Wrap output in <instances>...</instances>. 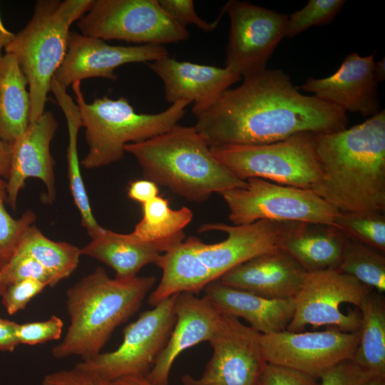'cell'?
Returning a JSON list of instances; mask_svg holds the SVG:
<instances>
[{"mask_svg":"<svg viewBox=\"0 0 385 385\" xmlns=\"http://www.w3.org/2000/svg\"><path fill=\"white\" fill-rule=\"evenodd\" d=\"M77 26L86 36L139 45L163 46L190 37L187 29L173 21L158 0H93Z\"/></svg>","mask_w":385,"mask_h":385,"instance_id":"9","label":"cell"},{"mask_svg":"<svg viewBox=\"0 0 385 385\" xmlns=\"http://www.w3.org/2000/svg\"><path fill=\"white\" fill-rule=\"evenodd\" d=\"M81 254L113 269L115 278L128 279L136 277L145 265L156 264L162 252L155 245L140 241L132 233L120 234L103 227L81 248Z\"/></svg>","mask_w":385,"mask_h":385,"instance_id":"24","label":"cell"},{"mask_svg":"<svg viewBox=\"0 0 385 385\" xmlns=\"http://www.w3.org/2000/svg\"><path fill=\"white\" fill-rule=\"evenodd\" d=\"M113 385H153L145 376H129L122 377L112 382Z\"/></svg>","mask_w":385,"mask_h":385,"instance_id":"45","label":"cell"},{"mask_svg":"<svg viewBox=\"0 0 385 385\" xmlns=\"http://www.w3.org/2000/svg\"><path fill=\"white\" fill-rule=\"evenodd\" d=\"M88 150L81 161L86 170L108 166L124 155L127 144L146 140L170 130L190 103L180 101L158 113H137L125 97L95 98L88 103L81 82L72 84Z\"/></svg>","mask_w":385,"mask_h":385,"instance_id":"6","label":"cell"},{"mask_svg":"<svg viewBox=\"0 0 385 385\" xmlns=\"http://www.w3.org/2000/svg\"><path fill=\"white\" fill-rule=\"evenodd\" d=\"M344 0H309L302 9L288 15L285 37L293 38L306 29L331 23Z\"/></svg>","mask_w":385,"mask_h":385,"instance_id":"34","label":"cell"},{"mask_svg":"<svg viewBox=\"0 0 385 385\" xmlns=\"http://www.w3.org/2000/svg\"><path fill=\"white\" fill-rule=\"evenodd\" d=\"M267 363L290 368L316 379L335 365L352 359L359 331L345 332L331 327L324 331L280 332L260 335Z\"/></svg>","mask_w":385,"mask_h":385,"instance_id":"14","label":"cell"},{"mask_svg":"<svg viewBox=\"0 0 385 385\" xmlns=\"http://www.w3.org/2000/svg\"><path fill=\"white\" fill-rule=\"evenodd\" d=\"M224 6L230 19L225 67L243 78L265 71L285 37L288 15L247 1L231 0Z\"/></svg>","mask_w":385,"mask_h":385,"instance_id":"12","label":"cell"},{"mask_svg":"<svg viewBox=\"0 0 385 385\" xmlns=\"http://www.w3.org/2000/svg\"><path fill=\"white\" fill-rule=\"evenodd\" d=\"M337 269L379 293L385 291L384 254L356 240L346 237Z\"/></svg>","mask_w":385,"mask_h":385,"instance_id":"31","label":"cell"},{"mask_svg":"<svg viewBox=\"0 0 385 385\" xmlns=\"http://www.w3.org/2000/svg\"><path fill=\"white\" fill-rule=\"evenodd\" d=\"M26 278H34L53 287L51 276L35 259L16 249L9 262L0 270V297L6 287Z\"/></svg>","mask_w":385,"mask_h":385,"instance_id":"35","label":"cell"},{"mask_svg":"<svg viewBox=\"0 0 385 385\" xmlns=\"http://www.w3.org/2000/svg\"><path fill=\"white\" fill-rule=\"evenodd\" d=\"M260 333L237 317L223 314L217 331L209 342L213 352L199 378L188 374L183 385H258L267 364Z\"/></svg>","mask_w":385,"mask_h":385,"instance_id":"13","label":"cell"},{"mask_svg":"<svg viewBox=\"0 0 385 385\" xmlns=\"http://www.w3.org/2000/svg\"><path fill=\"white\" fill-rule=\"evenodd\" d=\"M6 180L0 176V270L11 260L24 235L36 220L31 210L14 218L6 210Z\"/></svg>","mask_w":385,"mask_h":385,"instance_id":"33","label":"cell"},{"mask_svg":"<svg viewBox=\"0 0 385 385\" xmlns=\"http://www.w3.org/2000/svg\"><path fill=\"white\" fill-rule=\"evenodd\" d=\"M366 385H385V379L374 377Z\"/></svg>","mask_w":385,"mask_h":385,"instance_id":"48","label":"cell"},{"mask_svg":"<svg viewBox=\"0 0 385 385\" xmlns=\"http://www.w3.org/2000/svg\"><path fill=\"white\" fill-rule=\"evenodd\" d=\"M63 327L62 319L52 315L48 319L41 322L19 324L16 327V337L19 344L36 345L43 344L61 338Z\"/></svg>","mask_w":385,"mask_h":385,"instance_id":"37","label":"cell"},{"mask_svg":"<svg viewBox=\"0 0 385 385\" xmlns=\"http://www.w3.org/2000/svg\"><path fill=\"white\" fill-rule=\"evenodd\" d=\"M155 265L162 270V277L148 297L152 307L176 294H197L215 281L187 239L162 254Z\"/></svg>","mask_w":385,"mask_h":385,"instance_id":"25","label":"cell"},{"mask_svg":"<svg viewBox=\"0 0 385 385\" xmlns=\"http://www.w3.org/2000/svg\"><path fill=\"white\" fill-rule=\"evenodd\" d=\"M143 217L131 232L140 241L155 245L162 254L184 240V228L192 221L187 207L173 210L168 199L158 195L142 205Z\"/></svg>","mask_w":385,"mask_h":385,"instance_id":"28","label":"cell"},{"mask_svg":"<svg viewBox=\"0 0 385 385\" xmlns=\"http://www.w3.org/2000/svg\"><path fill=\"white\" fill-rule=\"evenodd\" d=\"M146 64L163 81L165 101L171 104L180 101L192 103L195 116L241 79L225 67L178 61L170 56Z\"/></svg>","mask_w":385,"mask_h":385,"instance_id":"18","label":"cell"},{"mask_svg":"<svg viewBox=\"0 0 385 385\" xmlns=\"http://www.w3.org/2000/svg\"><path fill=\"white\" fill-rule=\"evenodd\" d=\"M307 272L281 248L254 257L230 270L219 279L259 296L294 299Z\"/></svg>","mask_w":385,"mask_h":385,"instance_id":"21","label":"cell"},{"mask_svg":"<svg viewBox=\"0 0 385 385\" xmlns=\"http://www.w3.org/2000/svg\"><path fill=\"white\" fill-rule=\"evenodd\" d=\"M93 0H38L31 20L15 34L5 53L13 54L28 81L30 123L45 111L56 71L68 49L70 27L90 9Z\"/></svg>","mask_w":385,"mask_h":385,"instance_id":"5","label":"cell"},{"mask_svg":"<svg viewBox=\"0 0 385 385\" xmlns=\"http://www.w3.org/2000/svg\"><path fill=\"white\" fill-rule=\"evenodd\" d=\"M48 285L37 279L26 278L6 287L1 302L9 314L13 315L26 308L30 301Z\"/></svg>","mask_w":385,"mask_h":385,"instance_id":"38","label":"cell"},{"mask_svg":"<svg viewBox=\"0 0 385 385\" xmlns=\"http://www.w3.org/2000/svg\"><path fill=\"white\" fill-rule=\"evenodd\" d=\"M11 165V146L0 138V176L7 180Z\"/></svg>","mask_w":385,"mask_h":385,"instance_id":"44","label":"cell"},{"mask_svg":"<svg viewBox=\"0 0 385 385\" xmlns=\"http://www.w3.org/2000/svg\"><path fill=\"white\" fill-rule=\"evenodd\" d=\"M58 123L51 111L30 123L26 131L11 145V165L6 180L7 203L16 210L20 190L29 178L41 180L46 188L47 202L56 197L54 161L51 143Z\"/></svg>","mask_w":385,"mask_h":385,"instance_id":"19","label":"cell"},{"mask_svg":"<svg viewBox=\"0 0 385 385\" xmlns=\"http://www.w3.org/2000/svg\"><path fill=\"white\" fill-rule=\"evenodd\" d=\"M169 56L162 45L113 46L105 41L71 31L66 56L53 80L67 88L91 78L115 81V70L130 63H148Z\"/></svg>","mask_w":385,"mask_h":385,"instance_id":"16","label":"cell"},{"mask_svg":"<svg viewBox=\"0 0 385 385\" xmlns=\"http://www.w3.org/2000/svg\"><path fill=\"white\" fill-rule=\"evenodd\" d=\"M41 385H113L112 382L76 367L46 375Z\"/></svg>","mask_w":385,"mask_h":385,"instance_id":"41","label":"cell"},{"mask_svg":"<svg viewBox=\"0 0 385 385\" xmlns=\"http://www.w3.org/2000/svg\"><path fill=\"white\" fill-rule=\"evenodd\" d=\"M17 324L0 317V351H13L19 344L16 337Z\"/></svg>","mask_w":385,"mask_h":385,"instance_id":"43","label":"cell"},{"mask_svg":"<svg viewBox=\"0 0 385 385\" xmlns=\"http://www.w3.org/2000/svg\"><path fill=\"white\" fill-rule=\"evenodd\" d=\"M175 322L168 342L145 378L153 385H168L172 366L185 349L210 342L220 326L222 313L205 296L178 294Z\"/></svg>","mask_w":385,"mask_h":385,"instance_id":"20","label":"cell"},{"mask_svg":"<svg viewBox=\"0 0 385 385\" xmlns=\"http://www.w3.org/2000/svg\"><path fill=\"white\" fill-rule=\"evenodd\" d=\"M195 118L210 147L267 144L299 133L339 131L348 123L344 110L302 94L285 72L267 68L244 78Z\"/></svg>","mask_w":385,"mask_h":385,"instance_id":"1","label":"cell"},{"mask_svg":"<svg viewBox=\"0 0 385 385\" xmlns=\"http://www.w3.org/2000/svg\"><path fill=\"white\" fill-rule=\"evenodd\" d=\"M291 222L258 220L250 224L229 225L207 223L199 232L220 231L227 238L207 244L196 237L187 238L199 260L210 270L214 280L254 257L281 248Z\"/></svg>","mask_w":385,"mask_h":385,"instance_id":"15","label":"cell"},{"mask_svg":"<svg viewBox=\"0 0 385 385\" xmlns=\"http://www.w3.org/2000/svg\"><path fill=\"white\" fill-rule=\"evenodd\" d=\"M158 192V185L147 179L133 180L128 188V197L142 205L157 197Z\"/></svg>","mask_w":385,"mask_h":385,"instance_id":"42","label":"cell"},{"mask_svg":"<svg viewBox=\"0 0 385 385\" xmlns=\"http://www.w3.org/2000/svg\"><path fill=\"white\" fill-rule=\"evenodd\" d=\"M359 310V344L351 359L375 377L385 379V299L371 290Z\"/></svg>","mask_w":385,"mask_h":385,"instance_id":"27","label":"cell"},{"mask_svg":"<svg viewBox=\"0 0 385 385\" xmlns=\"http://www.w3.org/2000/svg\"><path fill=\"white\" fill-rule=\"evenodd\" d=\"M374 376L351 359L329 369L321 376L319 385H366Z\"/></svg>","mask_w":385,"mask_h":385,"instance_id":"39","label":"cell"},{"mask_svg":"<svg viewBox=\"0 0 385 385\" xmlns=\"http://www.w3.org/2000/svg\"><path fill=\"white\" fill-rule=\"evenodd\" d=\"M178 294L163 300L123 329L114 351L78 362L74 367L113 382L129 376H146L163 350L175 322Z\"/></svg>","mask_w":385,"mask_h":385,"instance_id":"11","label":"cell"},{"mask_svg":"<svg viewBox=\"0 0 385 385\" xmlns=\"http://www.w3.org/2000/svg\"><path fill=\"white\" fill-rule=\"evenodd\" d=\"M315 137L316 133L304 132L267 144L227 145L210 150L241 180L260 178L313 191L322 176Z\"/></svg>","mask_w":385,"mask_h":385,"instance_id":"7","label":"cell"},{"mask_svg":"<svg viewBox=\"0 0 385 385\" xmlns=\"http://www.w3.org/2000/svg\"><path fill=\"white\" fill-rule=\"evenodd\" d=\"M346 238L332 225L292 222L280 247L307 272L337 269Z\"/></svg>","mask_w":385,"mask_h":385,"instance_id":"23","label":"cell"},{"mask_svg":"<svg viewBox=\"0 0 385 385\" xmlns=\"http://www.w3.org/2000/svg\"><path fill=\"white\" fill-rule=\"evenodd\" d=\"M27 78L16 58L5 53L0 60V138L12 145L30 124Z\"/></svg>","mask_w":385,"mask_h":385,"instance_id":"26","label":"cell"},{"mask_svg":"<svg viewBox=\"0 0 385 385\" xmlns=\"http://www.w3.org/2000/svg\"><path fill=\"white\" fill-rule=\"evenodd\" d=\"M51 91L54 93L67 122L68 146L67 149L68 178L69 188L74 203L78 210L81 225L91 237L98 233L103 227L93 216L89 198L81 177L78 160L77 138L81 127L78 108L73 98L67 93L66 88L54 80L51 82Z\"/></svg>","mask_w":385,"mask_h":385,"instance_id":"29","label":"cell"},{"mask_svg":"<svg viewBox=\"0 0 385 385\" xmlns=\"http://www.w3.org/2000/svg\"><path fill=\"white\" fill-rule=\"evenodd\" d=\"M205 294L222 313L242 317L250 327L262 334L287 329L294 312V298L269 299L222 282L208 284Z\"/></svg>","mask_w":385,"mask_h":385,"instance_id":"22","label":"cell"},{"mask_svg":"<svg viewBox=\"0 0 385 385\" xmlns=\"http://www.w3.org/2000/svg\"><path fill=\"white\" fill-rule=\"evenodd\" d=\"M38 262L52 277L53 287L68 278L78 267L81 249L45 236L34 225L25 232L17 248Z\"/></svg>","mask_w":385,"mask_h":385,"instance_id":"30","label":"cell"},{"mask_svg":"<svg viewBox=\"0 0 385 385\" xmlns=\"http://www.w3.org/2000/svg\"><path fill=\"white\" fill-rule=\"evenodd\" d=\"M124 150L135 157L145 179L190 201L203 202L245 183L214 157L195 126L178 124L152 138L127 144Z\"/></svg>","mask_w":385,"mask_h":385,"instance_id":"4","label":"cell"},{"mask_svg":"<svg viewBox=\"0 0 385 385\" xmlns=\"http://www.w3.org/2000/svg\"><path fill=\"white\" fill-rule=\"evenodd\" d=\"M235 225L258 220L307 222L334 226L339 210L313 191L250 178L220 194Z\"/></svg>","mask_w":385,"mask_h":385,"instance_id":"8","label":"cell"},{"mask_svg":"<svg viewBox=\"0 0 385 385\" xmlns=\"http://www.w3.org/2000/svg\"><path fill=\"white\" fill-rule=\"evenodd\" d=\"M375 61L373 53L361 56L353 52L332 75L322 78L309 76L299 88L346 113L373 116L381 111L374 74Z\"/></svg>","mask_w":385,"mask_h":385,"instance_id":"17","label":"cell"},{"mask_svg":"<svg viewBox=\"0 0 385 385\" xmlns=\"http://www.w3.org/2000/svg\"><path fill=\"white\" fill-rule=\"evenodd\" d=\"M315 139L322 176L313 192L339 211L384 213V110Z\"/></svg>","mask_w":385,"mask_h":385,"instance_id":"2","label":"cell"},{"mask_svg":"<svg viewBox=\"0 0 385 385\" xmlns=\"http://www.w3.org/2000/svg\"><path fill=\"white\" fill-rule=\"evenodd\" d=\"M15 34L8 30L4 25L0 16V60L4 56L2 51L13 41Z\"/></svg>","mask_w":385,"mask_h":385,"instance_id":"46","label":"cell"},{"mask_svg":"<svg viewBox=\"0 0 385 385\" xmlns=\"http://www.w3.org/2000/svg\"><path fill=\"white\" fill-rule=\"evenodd\" d=\"M334 226L346 237L384 254V213L339 211L334 220Z\"/></svg>","mask_w":385,"mask_h":385,"instance_id":"32","label":"cell"},{"mask_svg":"<svg viewBox=\"0 0 385 385\" xmlns=\"http://www.w3.org/2000/svg\"><path fill=\"white\" fill-rule=\"evenodd\" d=\"M158 1L166 14L181 27L187 29L188 26L194 25L206 33L212 32L217 26L221 17L226 13L223 6L219 17L212 22H208L196 13L192 0Z\"/></svg>","mask_w":385,"mask_h":385,"instance_id":"36","label":"cell"},{"mask_svg":"<svg viewBox=\"0 0 385 385\" xmlns=\"http://www.w3.org/2000/svg\"><path fill=\"white\" fill-rule=\"evenodd\" d=\"M371 290L338 269L307 272L294 297V315L286 330L299 332L312 325L358 332L361 324L359 309Z\"/></svg>","mask_w":385,"mask_h":385,"instance_id":"10","label":"cell"},{"mask_svg":"<svg viewBox=\"0 0 385 385\" xmlns=\"http://www.w3.org/2000/svg\"><path fill=\"white\" fill-rule=\"evenodd\" d=\"M156 280L155 276L113 279L101 267L81 278L66 292L70 323L52 356H78L83 361L100 354L114 330L140 309Z\"/></svg>","mask_w":385,"mask_h":385,"instance_id":"3","label":"cell"},{"mask_svg":"<svg viewBox=\"0 0 385 385\" xmlns=\"http://www.w3.org/2000/svg\"><path fill=\"white\" fill-rule=\"evenodd\" d=\"M374 74L376 81L379 83L385 79V59L381 58L375 61L374 68Z\"/></svg>","mask_w":385,"mask_h":385,"instance_id":"47","label":"cell"},{"mask_svg":"<svg viewBox=\"0 0 385 385\" xmlns=\"http://www.w3.org/2000/svg\"><path fill=\"white\" fill-rule=\"evenodd\" d=\"M258 385H319L317 379L301 371L267 363Z\"/></svg>","mask_w":385,"mask_h":385,"instance_id":"40","label":"cell"}]
</instances>
